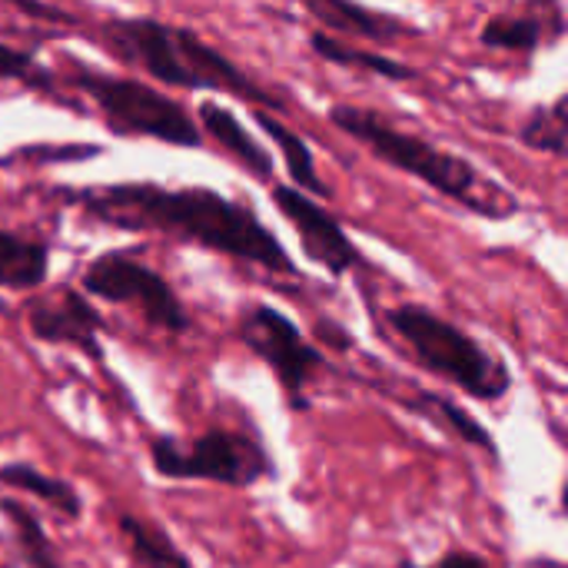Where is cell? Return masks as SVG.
Instances as JSON below:
<instances>
[{
	"label": "cell",
	"instance_id": "18",
	"mask_svg": "<svg viewBox=\"0 0 568 568\" xmlns=\"http://www.w3.org/2000/svg\"><path fill=\"white\" fill-rule=\"evenodd\" d=\"M310 50L333 63V67H343V70H359V73H373V77H383V80H393V83H406V80H416L419 70L389 57V53H376V50H363V47H353V43H343L339 37L333 33H323V30H313L310 33Z\"/></svg>",
	"mask_w": 568,
	"mask_h": 568
},
{
	"label": "cell",
	"instance_id": "15",
	"mask_svg": "<svg viewBox=\"0 0 568 568\" xmlns=\"http://www.w3.org/2000/svg\"><path fill=\"white\" fill-rule=\"evenodd\" d=\"M0 486L23 493L30 499H40L47 509L60 513L63 519H83V493L63 479V476H50L43 469H37L33 463H3L0 466Z\"/></svg>",
	"mask_w": 568,
	"mask_h": 568
},
{
	"label": "cell",
	"instance_id": "5",
	"mask_svg": "<svg viewBox=\"0 0 568 568\" xmlns=\"http://www.w3.org/2000/svg\"><path fill=\"white\" fill-rule=\"evenodd\" d=\"M63 83L87 93L97 103V113L103 116L106 130L126 140H156L180 150H200L203 136L193 120V113L166 97L160 87L133 77L103 73L87 63H70V73H63Z\"/></svg>",
	"mask_w": 568,
	"mask_h": 568
},
{
	"label": "cell",
	"instance_id": "24",
	"mask_svg": "<svg viewBox=\"0 0 568 568\" xmlns=\"http://www.w3.org/2000/svg\"><path fill=\"white\" fill-rule=\"evenodd\" d=\"M426 568H496L489 566V559H483L479 552H469V549H449L446 556H439L433 566Z\"/></svg>",
	"mask_w": 568,
	"mask_h": 568
},
{
	"label": "cell",
	"instance_id": "17",
	"mask_svg": "<svg viewBox=\"0 0 568 568\" xmlns=\"http://www.w3.org/2000/svg\"><path fill=\"white\" fill-rule=\"evenodd\" d=\"M116 532L136 568H196L193 559L173 542V536L153 519L123 513L116 519Z\"/></svg>",
	"mask_w": 568,
	"mask_h": 568
},
{
	"label": "cell",
	"instance_id": "12",
	"mask_svg": "<svg viewBox=\"0 0 568 568\" xmlns=\"http://www.w3.org/2000/svg\"><path fill=\"white\" fill-rule=\"evenodd\" d=\"M306 13L320 20L323 33H349V37H363L373 43H393V40H406V37H423L426 30L399 13H386V10H373L353 0H306Z\"/></svg>",
	"mask_w": 568,
	"mask_h": 568
},
{
	"label": "cell",
	"instance_id": "2",
	"mask_svg": "<svg viewBox=\"0 0 568 568\" xmlns=\"http://www.w3.org/2000/svg\"><path fill=\"white\" fill-rule=\"evenodd\" d=\"M97 33L116 60L143 70L150 80L183 90L230 93L273 116L286 110L283 97L266 90L253 73H246L223 50L206 43L193 27L136 13V17H110L100 23Z\"/></svg>",
	"mask_w": 568,
	"mask_h": 568
},
{
	"label": "cell",
	"instance_id": "14",
	"mask_svg": "<svg viewBox=\"0 0 568 568\" xmlns=\"http://www.w3.org/2000/svg\"><path fill=\"white\" fill-rule=\"evenodd\" d=\"M50 280V243L0 226V290L33 293Z\"/></svg>",
	"mask_w": 568,
	"mask_h": 568
},
{
	"label": "cell",
	"instance_id": "6",
	"mask_svg": "<svg viewBox=\"0 0 568 568\" xmlns=\"http://www.w3.org/2000/svg\"><path fill=\"white\" fill-rule=\"evenodd\" d=\"M150 469L170 483H216L226 489H253L266 479H276V459L253 429L213 426L193 439L160 433L146 446Z\"/></svg>",
	"mask_w": 568,
	"mask_h": 568
},
{
	"label": "cell",
	"instance_id": "3",
	"mask_svg": "<svg viewBox=\"0 0 568 568\" xmlns=\"http://www.w3.org/2000/svg\"><path fill=\"white\" fill-rule=\"evenodd\" d=\"M329 123L349 140L363 143L379 163L423 180L429 190L466 206L483 220H513L519 213V200L506 186L489 180L469 156L453 153L426 136L406 133L393 126L386 116H379L376 110L356 103H336L329 106Z\"/></svg>",
	"mask_w": 568,
	"mask_h": 568
},
{
	"label": "cell",
	"instance_id": "23",
	"mask_svg": "<svg viewBox=\"0 0 568 568\" xmlns=\"http://www.w3.org/2000/svg\"><path fill=\"white\" fill-rule=\"evenodd\" d=\"M100 153H103L100 143H67V146H23L13 156H33L30 163H80Z\"/></svg>",
	"mask_w": 568,
	"mask_h": 568
},
{
	"label": "cell",
	"instance_id": "1",
	"mask_svg": "<svg viewBox=\"0 0 568 568\" xmlns=\"http://www.w3.org/2000/svg\"><path fill=\"white\" fill-rule=\"evenodd\" d=\"M57 193L90 223L126 233H163L270 273L300 276L296 260L260 220V213L213 186L170 190L163 183L130 180L100 186H60Z\"/></svg>",
	"mask_w": 568,
	"mask_h": 568
},
{
	"label": "cell",
	"instance_id": "7",
	"mask_svg": "<svg viewBox=\"0 0 568 568\" xmlns=\"http://www.w3.org/2000/svg\"><path fill=\"white\" fill-rule=\"evenodd\" d=\"M80 293L90 300L116 303V306H136L140 316L170 333V336H186L193 329V316L186 303L180 300L176 286L156 273L150 263L123 253V250H106L93 256L83 273H80Z\"/></svg>",
	"mask_w": 568,
	"mask_h": 568
},
{
	"label": "cell",
	"instance_id": "19",
	"mask_svg": "<svg viewBox=\"0 0 568 568\" xmlns=\"http://www.w3.org/2000/svg\"><path fill=\"white\" fill-rule=\"evenodd\" d=\"M0 516L7 519L10 526V536H13V549L20 556V562L27 568H67L53 539L47 536L43 529V519L20 499L13 496H0Z\"/></svg>",
	"mask_w": 568,
	"mask_h": 568
},
{
	"label": "cell",
	"instance_id": "9",
	"mask_svg": "<svg viewBox=\"0 0 568 568\" xmlns=\"http://www.w3.org/2000/svg\"><path fill=\"white\" fill-rule=\"evenodd\" d=\"M270 200H273L276 213L293 226V233L303 246V256L313 266L326 270L329 276H349V273L369 266V260L349 240L343 223L326 206H320L313 196H306L286 183H273Z\"/></svg>",
	"mask_w": 568,
	"mask_h": 568
},
{
	"label": "cell",
	"instance_id": "13",
	"mask_svg": "<svg viewBox=\"0 0 568 568\" xmlns=\"http://www.w3.org/2000/svg\"><path fill=\"white\" fill-rule=\"evenodd\" d=\"M399 406H406L409 413H416V416H423L426 423H433V426H439V429H446V433H453L456 439H463L466 446H473V449H479L483 456H489L493 463H499V443H496V436L466 409V406H459L456 399H446V396H439V393H429V389H416L413 393V399H396Z\"/></svg>",
	"mask_w": 568,
	"mask_h": 568
},
{
	"label": "cell",
	"instance_id": "22",
	"mask_svg": "<svg viewBox=\"0 0 568 568\" xmlns=\"http://www.w3.org/2000/svg\"><path fill=\"white\" fill-rule=\"evenodd\" d=\"M0 83H23L30 90H40L47 97H60V80L50 67L37 60L33 50L13 47L0 40Z\"/></svg>",
	"mask_w": 568,
	"mask_h": 568
},
{
	"label": "cell",
	"instance_id": "11",
	"mask_svg": "<svg viewBox=\"0 0 568 568\" xmlns=\"http://www.w3.org/2000/svg\"><path fill=\"white\" fill-rule=\"evenodd\" d=\"M193 120H196L203 140L210 136L243 173H250L253 180L273 186V180H276V160H273V153L243 126V120L230 106H223L216 100H200Z\"/></svg>",
	"mask_w": 568,
	"mask_h": 568
},
{
	"label": "cell",
	"instance_id": "16",
	"mask_svg": "<svg viewBox=\"0 0 568 568\" xmlns=\"http://www.w3.org/2000/svg\"><path fill=\"white\" fill-rule=\"evenodd\" d=\"M253 120H256V126L276 143V150H280V156H283V166H286V173H290V180H293V190H300V193H306V196H329V186H326V180L320 176V170H316V156H313V146L303 140V133H296V130H290L280 116H273V113H263V110H253Z\"/></svg>",
	"mask_w": 568,
	"mask_h": 568
},
{
	"label": "cell",
	"instance_id": "20",
	"mask_svg": "<svg viewBox=\"0 0 568 568\" xmlns=\"http://www.w3.org/2000/svg\"><path fill=\"white\" fill-rule=\"evenodd\" d=\"M519 143L536 153H568V97H556L552 103H536L519 126Z\"/></svg>",
	"mask_w": 568,
	"mask_h": 568
},
{
	"label": "cell",
	"instance_id": "10",
	"mask_svg": "<svg viewBox=\"0 0 568 568\" xmlns=\"http://www.w3.org/2000/svg\"><path fill=\"white\" fill-rule=\"evenodd\" d=\"M27 329L37 343L70 346L97 366H106V320L77 286L60 283L27 303Z\"/></svg>",
	"mask_w": 568,
	"mask_h": 568
},
{
	"label": "cell",
	"instance_id": "25",
	"mask_svg": "<svg viewBox=\"0 0 568 568\" xmlns=\"http://www.w3.org/2000/svg\"><path fill=\"white\" fill-rule=\"evenodd\" d=\"M316 333H320L323 346H333L336 353H349V349H353V336H349L343 326H336V323L320 320V323H316Z\"/></svg>",
	"mask_w": 568,
	"mask_h": 568
},
{
	"label": "cell",
	"instance_id": "21",
	"mask_svg": "<svg viewBox=\"0 0 568 568\" xmlns=\"http://www.w3.org/2000/svg\"><path fill=\"white\" fill-rule=\"evenodd\" d=\"M546 20L529 13H496L483 23L479 43L489 50H509V53H536L546 43Z\"/></svg>",
	"mask_w": 568,
	"mask_h": 568
},
{
	"label": "cell",
	"instance_id": "4",
	"mask_svg": "<svg viewBox=\"0 0 568 568\" xmlns=\"http://www.w3.org/2000/svg\"><path fill=\"white\" fill-rule=\"evenodd\" d=\"M386 326L399 336L403 346L416 356V363L439 379L463 389L469 399L499 403L513 393L516 376L513 366L459 323L423 303H399L383 313Z\"/></svg>",
	"mask_w": 568,
	"mask_h": 568
},
{
	"label": "cell",
	"instance_id": "27",
	"mask_svg": "<svg viewBox=\"0 0 568 568\" xmlns=\"http://www.w3.org/2000/svg\"><path fill=\"white\" fill-rule=\"evenodd\" d=\"M3 313H7V300L0 296V316H3Z\"/></svg>",
	"mask_w": 568,
	"mask_h": 568
},
{
	"label": "cell",
	"instance_id": "26",
	"mask_svg": "<svg viewBox=\"0 0 568 568\" xmlns=\"http://www.w3.org/2000/svg\"><path fill=\"white\" fill-rule=\"evenodd\" d=\"M13 10L27 13V17H47V20H70L63 10L57 7H43V3H27V0H13Z\"/></svg>",
	"mask_w": 568,
	"mask_h": 568
},
{
	"label": "cell",
	"instance_id": "8",
	"mask_svg": "<svg viewBox=\"0 0 568 568\" xmlns=\"http://www.w3.org/2000/svg\"><path fill=\"white\" fill-rule=\"evenodd\" d=\"M240 339L276 376L286 406L293 413H310L306 393L313 379L329 366V359L320 346H313L303 336L296 320L273 303H253L240 316Z\"/></svg>",
	"mask_w": 568,
	"mask_h": 568
}]
</instances>
